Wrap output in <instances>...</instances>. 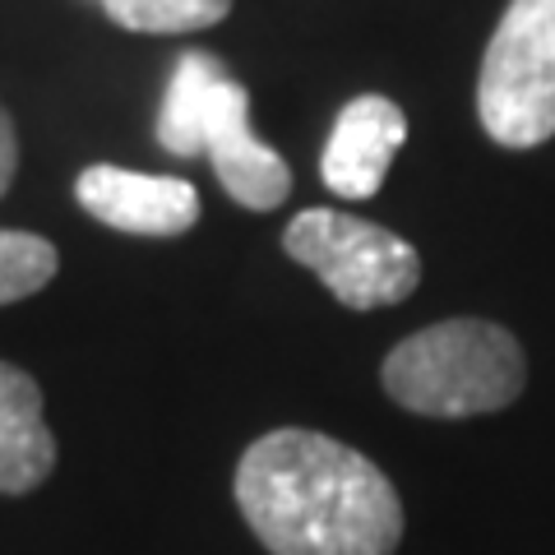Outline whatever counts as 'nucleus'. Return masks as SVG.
<instances>
[{
	"mask_svg": "<svg viewBox=\"0 0 555 555\" xmlns=\"http://www.w3.org/2000/svg\"><path fill=\"white\" fill-rule=\"evenodd\" d=\"M236 505L273 555H393L403 500L379 467L320 430H269L236 463Z\"/></svg>",
	"mask_w": 555,
	"mask_h": 555,
	"instance_id": "f257e3e1",
	"label": "nucleus"
},
{
	"mask_svg": "<svg viewBox=\"0 0 555 555\" xmlns=\"http://www.w3.org/2000/svg\"><path fill=\"white\" fill-rule=\"evenodd\" d=\"M158 144L171 158L214 163L222 190L241 208H278L292 190V171L250 130V93L228 75L214 51H185L171 69L158 112Z\"/></svg>",
	"mask_w": 555,
	"mask_h": 555,
	"instance_id": "f03ea898",
	"label": "nucleus"
},
{
	"mask_svg": "<svg viewBox=\"0 0 555 555\" xmlns=\"http://www.w3.org/2000/svg\"><path fill=\"white\" fill-rule=\"evenodd\" d=\"M528 379L524 347L491 320H444L385 357L393 403L422 416H477L514 403Z\"/></svg>",
	"mask_w": 555,
	"mask_h": 555,
	"instance_id": "7ed1b4c3",
	"label": "nucleus"
},
{
	"mask_svg": "<svg viewBox=\"0 0 555 555\" xmlns=\"http://www.w3.org/2000/svg\"><path fill=\"white\" fill-rule=\"evenodd\" d=\"M477 116L505 149L555 134V0H509L477 75Z\"/></svg>",
	"mask_w": 555,
	"mask_h": 555,
	"instance_id": "20e7f679",
	"label": "nucleus"
},
{
	"mask_svg": "<svg viewBox=\"0 0 555 555\" xmlns=\"http://www.w3.org/2000/svg\"><path fill=\"white\" fill-rule=\"evenodd\" d=\"M287 255L320 273V283L352 310H379L412 297L422 259L403 236L338 208H306L283 232Z\"/></svg>",
	"mask_w": 555,
	"mask_h": 555,
	"instance_id": "39448f33",
	"label": "nucleus"
},
{
	"mask_svg": "<svg viewBox=\"0 0 555 555\" xmlns=\"http://www.w3.org/2000/svg\"><path fill=\"white\" fill-rule=\"evenodd\" d=\"M75 199L98 222L130 236H181L199 222V195L181 177H149L126 167H83L75 181Z\"/></svg>",
	"mask_w": 555,
	"mask_h": 555,
	"instance_id": "423d86ee",
	"label": "nucleus"
},
{
	"mask_svg": "<svg viewBox=\"0 0 555 555\" xmlns=\"http://www.w3.org/2000/svg\"><path fill=\"white\" fill-rule=\"evenodd\" d=\"M408 139V116L379 93H361L338 112L328 130L320 177L343 199H371L389 177V163L398 158Z\"/></svg>",
	"mask_w": 555,
	"mask_h": 555,
	"instance_id": "0eeeda50",
	"label": "nucleus"
},
{
	"mask_svg": "<svg viewBox=\"0 0 555 555\" xmlns=\"http://www.w3.org/2000/svg\"><path fill=\"white\" fill-rule=\"evenodd\" d=\"M56 467V436L42 416V389L28 371L0 361V491L24 495Z\"/></svg>",
	"mask_w": 555,
	"mask_h": 555,
	"instance_id": "6e6552de",
	"label": "nucleus"
},
{
	"mask_svg": "<svg viewBox=\"0 0 555 555\" xmlns=\"http://www.w3.org/2000/svg\"><path fill=\"white\" fill-rule=\"evenodd\" d=\"M102 10L130 33H199L228 20L232 0H102Z\"/></svg>",
	"mask_w": 555,
	"mask_h": 555,
	"instance_id": "1a4fd4ad",
	"label": "nucleus"
},
{
	"mask_svg": "<svg viewBox=\"0 0 555 555\" xmlns=\"http://www.w3.org/2000/svg\"><path fill=\"white\" fill-rule=\"evenodd\" d=\"M61 269V255L47 236L0 228V306H14L42 292Z\"/></svg>",
	"mask_w": 555,
	"mask_h": 555,
	"instance_id": "9d476101",
	"label": "nucleus"
},
{
	"mask_svg": "<svg viewBox=\"0 0 555 555\" xmlns=\"http://www.w3.org/2000/svg\"><path fill=\"white\" fill-rule=\"evenodd\" d=\"M14 171H20V134H14V120L10 112L0 107V195L10 190Z\"/></svg>",
	"mask_w": 555,
	"mask_h": 555,
	"instance_id": "9b49d317",
	"label": "nucleus"
}]
</instances>
